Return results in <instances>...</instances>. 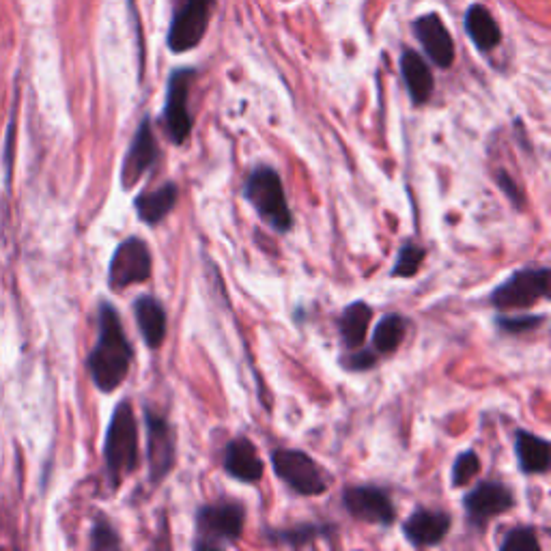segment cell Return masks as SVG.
Instances as JSON below:
<instances>
[{
	"mask_svg": "<svg viewBox=\"0 0 551 551\" xmlns=\"http://www.w3.org/2000/svg\"><path fill=\"white\" fill-rule=\"evenodd\" d=\"M132 362L134 347L123 330L117 308L110 302H102L97 313V341L87 356V371L95 388L104 394L121 388L130 375Z\"/></svg>",
	"mask_w": 551,
	"mask_h": 551,
	"instance_id": "cell-1",
	"label": "cell"
},
{
	"mask_svg": "<svg viewBox=\"0 0 551 551\" xmlns=\"http://www.w3.org/2000/svg\"><path fill=\"white\" fill-rule=\"evenodd\" d=\"M244 199L257 211L263 224L278 235H287L293 229V211L287 201L285 183L274 166L259 164L254 166L244 181Z\"/></svg>",
	"mask_w": 551,
	"mask_h": 551,
	"instance_id": "cell-2",
	"label": "cell"
},
{
	"mask_svg": "<svg viewBox=\"0 0 551 551\" xmlns=\"http://www.w3.org/2000/svg\"><path fill=\"white\" fill-rule=\"evenodd\" d=\"M140 461L138 422L130 401H121L112 412L104 440V465L110 489H119L123 480L134 474Z\"/></svg>",
	"mask_w": 551,
	"mask_h": 551,
	"instance_id": "cell-3",
	"label": "cell"
},
{
	"mask_svg": "<svg viewBox=\"0 0 551 551\" xmlns=\"http://www.w3.org/2000/svg\"><path fill=\"white\" fill-rule=\"evenodd\" d=\"M246 508L239 502L203 504L196 511L194 549H222L235 545L244 534Z\"/></svg>",
	"mask_w": 551,
	"mask_h": 551,
	"instance_id": "cell-4",
	"label": "cell"
},
{
	"mask_svg": "<svg viewBox=\"0 0 551 551\" xmlns=\"http://www.w3.org/2000/svg\"><path fill=\"white\" fill-rule=\"evenodd\" d=\"M274 474L285 483L293 493L304 498L323 496L328 491V476L323 474L319 463L306 455L304 450L295 448H276L270 455Z\"/></svg>",
	"mask_w": 551,
	"mask_h": 551,
	"instance_id": "cell-5",
	"label": "cell"
},
{
	"mask_svg": "<svg viewBox=\"0 0 551 551\" xmlns=\"http://www.w3.org/2000/svg\"><path fill=\"white\" fill-rule=\"evenodd\" d=\"M216 0H175L166 46L175 54H186L199 48L214 16Z\"/></svg>",
	"mask_w": 551,
	"mask_h": 551,
	"instance_id": "cell-6",
	"label": "cell"
},
{
	"mask_svg": "<svg viewBox=\"0 0 551 551\" xmlns=\"http://www.w3.org/2000/svg\"><path fill=\"white\" fill-rule=\"evenodd\" d=\"M194 78H196V72L192 67H179L171 76H168L162 123H164L168 140H171L175 147L186 145L194 130V119L190 115V106H188Z\"/></svg>",
	"mask_w": 551,
	"mask_h": 551,
	"instance_id": "cell-7",
	"label": "cell"
},
{
	"mask_svg": "<svg viewBox=\"0 0 551 551\" xmlns=\"http://www.w3.org/2000/svg\"><path fill=\"white\" fill-rule=\"evenodd\" d=\"M549 298V267H530L508 276L502 285L491 291V306L508 313V310H526Z\"/></svg>",
	"mask_w": 551,
	"mask_h": 551,
	"instance_id": "cell-8",
	"label": "cell"
},
{
	"mask_svg": "<svg viewBox=\"0 0 551 551\" xmlns=\"http://www.w3.org/2000/svg\"><path fill=\"white\" fill-rule=\"evenodd\" d=\"M153 272L151 250L145 239L127 237L125 242L117 246L112 252V259L108 265V287L121 291L138 282H147Z\"/></svg>",
	"mask_w": 551,
	"mask_h": 551,
	"instance_id": "cell-9",
	"label": "cell"
},
{
	"mask_svg": "<svg viewBox=\"0 0 551 551\" xmlns=\"http://www.w3.org/2000/svg\"><path fill=\"white\" fill-rule=\"evenodd\" d=\"M147 425V461H149V483L158 487L162 480L173 472L177 463V433L175 427L164 416L145 407Z\"/></svg>",
	"mask_w": 551,
	"mask_h": 551,
	"instance_id": "cell-10",
	"label": "cell"
},
{
	"mask_svg": "<svg viewBox=\"0 0 551 551\" xmlns=\"http://www.w3.org/2000/svg\"><path fill=\"white\" fill-rule=\"evenodd\" d=\"M345 511L358 521L390 528L397 521V506L390 493L377 485H349L343 489Z\"/></svg>",
	"mask_w": 551,
	"mask_h": 551,
	"instance_id": "cell-11",
	"label": "cell"
},
{
	"mask_svg": "<svg viewBox=\"0 0 551 551\" xmlns=\"http://www.w3.org/2000/svg\"><path fill=\"white\" fill-rule=\"evenodd\" d=\"M513 506V491L502 480H483L463 498V511L468 515L470 526L476 530H485L493 519L508 513Z\"/></svg>",
	"mask_w": 551,
	"mask_h": 551,
	"instance_id": "cell-12",
	"label": "cell"
},
{
	"mask_svg": "<svg viewBox=\"0 0 551 551\" xmlns=\"http://www.w3.org/2000/svg\"><path fill=\"white\" fill-rule=\"evenodd\" d=\"M160 158V147L155 140L151 119L145 117L140 121L138 130L132 138V145L125 153V160L121 164V186L123 190H132L136 183L149 173Z\"/></svg>",
	"mask_w": 551,
	"mask_h": 551,
	"instance_id": "cell-13",
	"label": "cell"
},
{
	"mask_svg": "<svg viewBox=\"0 0 551 551\" xmlns=\"http://www.w3.org/2000/svg\"><path fill=\"white\" fill-rule=\"evenodd\" d=\"M414 35L420 41L422 50H425L427 59L440 69H448L455 63L457 48H455V39H452L450 31L442 18L437 13H425L412 24Z\"/></svg>",
	"mask_w": 551,
	"mask_h": 551,
	"instance_id": "cell-14",
	"label": "cell"
},
{
	"mask_svg": "<svg viewBox=\"0 0 551 551\" xmlns=\"http://www.w3.org/2000/svg\"><path fill=\"white\" fill-rule=\"evenodd\" d=\"M452 528V517L444 511H433V508H416V511L405 519L403 534L405 541L416 547H435L446 541Z\"/></svg>",
	"mask_w": 551,
	"mask_h": 551,
	"instance_id": "cell-15",
	"label": "cell"
},
{
	"mask_svg": "<svg viewBox=\"0 0 551 551\" xmlns=\"http://www.w3.org/2000/svg\"><path fill=\"white\" fill-rule=\"evenodd\" d=\"M222 468L231 478L239 480V483L244 485L259 483L265 472V465L259 457L257 446H254L246 435H239L224 446Z\"/></svg>",
	"mask_w": 551,
	"mask_h": 551,
	"instance_id": "cell-16",
	"label": "cell"
},
{
	"mask_svg": "<svg viewBox=\"0 0 551 551\" xmlns=\"http://www.w3.org/2000/svg\"><path fill=\"white\" fill-rule=\"evenodd\" d=\"M179 203V186L175 181H166L158 188H147L134 199V209L140 222L155 226L173 214Z\"/></svg>",
	"mask_w": 551,
	"mask_h": 551,
	"instance_id": "cell-17",
	"label": "cell"
},
{
	"mask_svg": "<svg viewBox=\"0 0 551 551\" xmlns=\"http://www.w3.org/2000/svg\"><path fill=\"white\" fill-rule=\"evenodd\" d=\"M134 319L145 345L149 349H160L168 332V315L164 304L155 295H140L138 300H134Z\"/></svg>",
	"mask_w": 551,
	"mask_h": 551,
	"instance_id": "cell-18",
	"label": "cell"
},
{
	"mask_svg": "<svg viewBox=\"0 0 551 551\" xmlns=\"http://www.w3.org/2000/svg\"><path fill=\"white\" fill-rule=\"evenodd\" d=\"M401 76L409 93V100L414 102V106H425L435 89L431 65L418 52L405 50L401 54Z\"/></svg>",
	"mask_w": 551,
	"mask_h": 551,
	"instance_id": "cell-19",
	"label": "cell"
},
{
	"mask_svg": "<svg viewBox=\"0 0 551 551\" xmlns=\"http://www.w3.org/2000/svg\"><path fill=\"white\" fill-rule=\"evenodd\" d=\"M515 455L521 474H547L551 465V446L543 437L534 435L526 429H517L515 433Z\"/></svg>",
	"mask_w": 551,
	"mask_h": 551,
	"instance_id": "cell-20",
	"label": "cell"
},
{
	"mask_svg": "<svg viewBox=\"0 0 551 551\" xmlns=\"http://www.w3.org/2000/svg\"><path fill=\"white\" fill-rule=\"evenodd\" d=\"M465 31H468L472 44L480 52L496 50L502 41V28L485 5H472L468 9L465 13Z\"/></svg>",
	"mask_w": 551,
	"mask_h": 551,
	"instance_id": "cell-21",
	"label": "cell"
},
{
	"mask_svg": "<svg viewBox=\"0 0 551 551\" xmlns=\"http://www.w3.org/2000/svg\"><path fill=\"white\" fill-rule=\"evenodd\" d=\"M373 321V308L366 302H353L345 306L338 317V334L347 349H358L364 345V338L369 334Z\"/></svg>",
	"mask_w": 551,
	"mask_h": 551,
	"instance_id": "cell-22",
	"label": "cell"
},
{
	"mask_svg": "<svg viewBox=\"0 0 551 551\" xmlns=\"http://www.w3.org/2000/svg\"><path fill=\"white\" fill-rule=\"evenodd\" d=\"M409 330V319L399 313H388L379 319L377 328L373 332V349L379 356H390L397 351Z\"/></svg>",
	"mask_w": 551,
	"mask_h": 551,
	"instance_id": "cell-23",
	"label": "cell"
},
{
	"mask_svg": "<svg viewBox=\"0 0 551 551\" xmlns=\"http://www.w3.org/2000/svg\"><path fill=\"white\" fill-rule=\"evenodd\" d=\"M330 532H334V526L328 524H300L285 530H267L265 539L282 547H306L319 539H328L332 536Z\"/></svg>",
	"mask_w": 551,
	"mask_h": 551,
	"instance_id": "cell-24",
	"label": "cell"
},
{
	"mask_svg": "<svg viewBox=\"0 0 551 551\" xmlns=\"http://www.w3.org/2000/svg\"><path fill=\"white\" fill-rule=\"evenodd\" d=\"M425 259H427L425 248H422L416 242H405L397 252V261H394L390 276H394V278H414V276H418Z\"/></svg>",
	"mask_w": 551,
	"mask_h": 551,
	"instance_id": "cell-25",
	"label": "cell"
},
{
	"mask_svg": "<svg viewBox=\"0 0 551 551\" xmlns=\"http://www.w3.org/2000/svg\"><path fill=\"white\" fill-rule=\"evenodd\" d=\"M478 472H480V459L476 452L474 450L461 452V455L455 459V463H452V472H450L452 487L455 489L468 487L472 480L478 476Z\"/></svg>",
	"mask_w": 551,
	"mask_h": 551,
	"instance_id": "cell-26",
	"label": "cell"
},
{
	"mask_svg": "<svg viewBox=\"0 0 551 551\" xmlns=\"http://www.w3.org/2000/svg\"><path fill=\"white\" fill-rule=\"evenodd\" d=\"M502 551H541L539 534L530 526H519L508 530L500 543Z\"/></svg>",
	"mask_w": 551,
	"mask_h": 551,
	"instance_id": "cell-27",
	"label": "cell"
},
{
	"mask_svg": "<svg viewBox=\"0 0 551 551\" xmlns=\"http://www.w3.org/2000/svg\"><path fill=\"white\" fill-rule=\"evenodd\" d=\"M545 317L543 315H532V313H524V315H500L496 317V326L498 330L506 332V334H526L532 332L539 326H543Z\"/></svg>",
	"mask_w": 551,
	"mask_h": 551,
	"instance_id": "cell-28",
	"label": "cell"
},
{
	"mask_svg": "<svg viewBox=\"0 0 551 551\" xmlns=\"http://www.w3.org/2000/svg\"><path fill=\"white\" fill-rule=\"evenodd\" d=\"M379 362V353L373 347H358L351 349V353L341 358L343 369H347L349 373H366L373 371Z\"/></svg>",
	"mask_w": 551,
	"mask_h": 551,
	"instance_id": "cell-29",
	"label": "cell"
},
{
	"mask_svg": "<svg viewBox=\"0 0 551 551\" xmlns=\"http://www.w3.org/2000/svg\"><path fill=\"white\" fill-rule=\"evenodd\" d=\"M121 539L117 530L108 524V519L100 517L91 530V549H119Z\"/></svg>",
	"mask_w": 551,
	"mask_h": 551,
	"instance_id": "cell-30",
	"label": "cell"
},
{
	"mask_svg": "<svg viewBox=\"0 0 551 551\" xmlns=\"http://www.w3.org/2000/svg\"><path fill=\"white\" fill-rule=\"evenodd\" d=\"M496 181H498L500 190H504V194L508 196V199H511L515 205H524V196H521V190L517 188L515 179L508 177L506 171H498L496 173Z\"/></svg>",
	"mask_w": 551,
	"mask_h": 551,
	"instance_id": "cell-31",
	"label": "cell"
}]
</instances>
